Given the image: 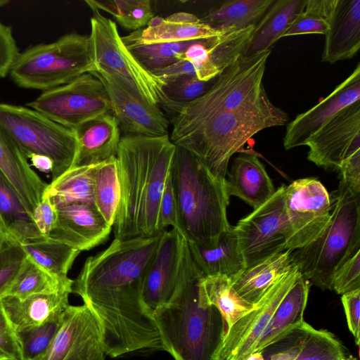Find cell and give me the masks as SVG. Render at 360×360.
I'll return each mask as SVG.
<instances>
[{"instance_id": "6da1fadb", "label": "cell", "mask_w": 360, "mask_h": 360, "mask_svg": "<svg viewBox=\"0 0 360 360\" xmlns=\"http://www.w3.org/2000/svg\"><path fill=\"white\" fill-rule=\"evenodd\" d=\"M165 231L148 238L114 239L87 257L72 285L101 327L105 355L112 358L162 349L153 312L143 300L146 276Z\"/></svg>"}, {"instance_id": "7a4b0ae2", "label": "cell", "mask_w": 360, "mask_h": 360, "mask_svg": "<svg viewBox=\"0 0 360 360\" xmlns=\"http://www.w3.org/2000/svg\"><path fill=\"white\" fill-rule=\"evenodd\" d=\"M176 146L168 134L124 136L116 155L120 198L114 239L148 238L162 232L159 206Z\"/></svg>"}, {"instance_id": "3957f363", "label": "cell", "mask_w": 360, "mask_h": 360, "mask_svg": "<svg viewBox=\"0 0 360 360\" xmlns=\"http://www.w3.org/2000/svg\"><path fill=\"white\" fill-rule=\"evenodd\" d=\"M202 276L188 253L178 288L169 300L153 313L162 349L174 360H215L222 342L221 314L199 292Z\"/></svg>"}, {"instance_id": "277c9868", "label": "cell", "mask_w": 360, "mask_h": 360, "mask_svg": "<svg viewBox=\"0 0 360 360\" xmlns=\"http://www.w3.org/2000/svg\"><path fill=\"white\" fill-rule=\"evenodd\" d=\"M170 175L177 206L176 229L188 242L215 246L231 226L226 179L212 174L192 153L176 146Z\"/></svg>"}, {"instance_id": "5b68a950", "label": "cell", "mask_w": 360, "mask_h": 360, "mask_svg": "<svg viewBox=\"0 0 360 360\" xmlns=\"http://www.w3.org/2000/svg\"><path fill=\"white\" fill-rule=\"evenodd\" d=\"M288 121L286 112L268 98L249 107L216 114L171 141L192 153L212 174L225 180L231 157L252 136Z\"/></svg>"}, {"instance_id": "8992f818", "label": "cell", "mask_w": 360, "mask_h": 360, "mask_svg": "<svg viewBox=\"0 0 360 360\" xmlns=\"http://www.w3.org/2000/svg\"><path fill=\"white\" fill-rule=\"evenodd\" d=\"M331 218L316 240L291 252L293 264L311 284L330 290L335 272L360 250V196L341 181L331 195Z\"/></svg>"}, {"instance_id": "52a82bcc", "label": "cell", "mask_w": 360, "mask_h": 360, "mask_svg": "<svg viewBox=\"0 0 360 360\" xmlns=\"http://www.w3.org/2000/svg\"><path fill=\"white\" fill-rule=\"evenodd\" d=\"M271 50L241 56L226 68L210 89L184 105L172 118L170 139L183 136L212 116L249 107L269 98L263 77Z\"/></svg>"}, {"instance_id": "ba28073f", "label": "cell", "mask_w": 360, "mask_h": 360, "mask_svg": "<svg viewBox=\"0 0 360 360\" xmlns=\"http://www.w3.org/2000/svg\"><path fill=\"white\" fill-rule=\"evenodd\" d=\"M96 70L89 36L72 32L20 52L9 74L19 87L43 92Z\"/></svg>"}, {"instance_id": "9c48e42d", "label": "cell", "mask_w": 360, "mask_h": 360, "mask_svg": "<svg viewBox=\"0 0 360 360\" xmlns=\"http://www.w3.org/2000/svg\"><path fill=\"white\" fill-rule=\"evenodd\" d=\"M0 124L28 159L32 154L49 157L52 180L74 166L77 141L75 133L39 112L0 103Z\"/></svg>"}, {"instance_id": "30bf717a", "label": "cell", "mask_w": 360, "mask_h": 360, "mask_svg": "<svg viewBox=\"0 0 360 360\" xmlns=\"http://www.w3.org/2000/svg\"><path fill=\"white\" fill-rule=\"evenodd\" d=\"M90 22V51L96 68L117 75L135 86L147 102L158 105L165 83L146 70L131 53L114 21L95 11Z\"/></svg>"}, {"instance_id": "8fae6325", "label": "cell", "mask_w": 360, "mask_h": 360, "mask_svg": "<svg viewBox=\"0 0 360 360\" xmlns=\"http://www.w3.org/2000/svg\"><path fill=\"white\" fill-rule=\"evenodd\" d=\"M26 105L70 129L98 115L112 113L104 86L89 72L43 91Z\"/></svg>"}, {"instance_id": "7c38bea8", "label": "cell", "mask_w": 360, "mask_h": 360, "mask_svg": "<svg viewBox=\"0 0 360 360\" xmlns=\"http://www.w3.org/2000/svg\"><path fill=\"white\" fill-rule=\"evenodd\" d=\"M285 186L282 185L233 226L245 268L288 250L291 228L285 212Z\"/></svg>"}, {"instance_id": "4fadbf2b", "label": "cell", "mask_w": 360, "mask_h": 360, "mask_svg": "<svg viewBox=\"0 0 360 360\" xmlns=\"http://www.w3.org/2000/svg\"><path fill=\"white\" fill-rule=\"evenodd\" d=\"M285 207L291 228L288 250L312 243L325 231L331 218L330 194L315 178H302L285 186Z\"/></svg>"}, {"instance_id": "5bb4252c", "label": "cell", "mask_w": 360, "mask_h": 360, "mask_svg": "<svg viewBox=\"0 0 360 360\" xmlns=\"http://www.w3.org/2000/svg\"><path fill=\"white\" fill-rule=\"evenodd\" d=\"M98 79L108 95L112 113L125 136L168 134L169 121L159 105L147 102L135 86L103 69L89 72Z\"/></svg>"}, {"instance_id": "9a60e30c", "label": "cell", "mask_w": 360, "mask_h": 360, "mask_svg": "<svg viewBox=\"0 0 360 360\" xmlns=\"http://www.w3.org/2000/svg\"><path fill=\"white\" fill-rule=\"evenodd\" d=\"M300 274L294 264L269 288L255 307L230 328L215 354V360H245L255 352L276 309Z\"/></svg>"}, {"instance_id": "2e32d148", "label": "cell", "mask_w": 360, "mask_h": 360, "mask_svg": "<svg viewBox=\"0 0 360 360\" xmlns=\"http://www.w3.org/2000/svg\"><path fill=\"white\" fill-rule=\"evenodd\" d=\"M307 159L325 169L337 170L360 150V100L326 122L307 141Z\"/></svg>"}, {"instance_id": "e0dca14e", "label": "cell", "mask_w": 360, "mask_h": 360, "mask_svg": "<svg viewBox=\"0 0 360 360\" xmlns=\"http://www.w3.org/2000/svg\"><path fill=\"white\" fill-rule=\"evenodd\" d=\"M188 256L187 241L179 231H165L144 282L143 300L153 313L174 295L183 278Z\"/></svg>"}, {"instance_id": "ac0fdd59", "label": "cell", "mask_w": 360, "mask_h": 360, "mask_svg": "<svg viewBox=\"0 0 360 360\" xmlns=\"http://www.w3.org/2000/svg\"><path fill=\"white\" fill-rule=\"evenodd\" d=\"M360 100V63L353 72L325 98L289 122L283 146L290 150L306 146L309 139L333 115Z\"/></svg>"}, {"instance_id": "d6986e66", "label": "cell", "mask_w": 360, "mask_h": 360, "mask_svg": "<svg viewBox=\"0 0 360 360\" xmlns=\"http://www.w3.org/2000/svg\"><path fill=\"white\" fill-rule=\"evenodd\" d=\"M56 209V221L48 238L80 252L103 243L112 230L94 205L75 203Z\"/></svg>"}, {"instance_id": "ffe728a7", "label": "cell", "mask_w": 360, "mask_h": 360, "mask_svg": "<svg viewBox=\"0 0 360 360\" xmlns=\"http://www.w3.org/2000/svg\"><path fill=\"white\" fill-rule=\"evenodd\" d=\"M322 62L352 58L360 49V0H335L328 18Z\"/></svg>"}, {"instance_id": "44dd1931", "label": "cell", "mask_w": 360, "mask_h": 360, "mask_svg": "<svg viewBox=\"0 0 360 360\" xmlns=\"http://www.w3.org/2000/svg\"><path fill=\"white\" fill-rule=\"evenodd\" d=\"M0 172L32 214L48 184L31 168L27 158L0 124Z\"/></svg>"}, {"instance_id": "7402d4cb", "label": "cell", "mask_w": 360, "mask_h": 360, "mask_svg": "<svg viewBox=\"0 0 360 360\" xmlns=\"http://www.w3.org/2000/svg\"><path fill=\"white\" fill-rule=\"evenodd\" d=\"M72 130L77 141L74 166L96 165L116 156L121 136L112 113L98 115Z\"/></svg>"}, {"instance_id": "603a6c76", "label": "cell", "mask_w": 360, "mask_h": 360, "mask_svg": "<svg viewBox=\"0 0 360 360\" xmlns=\"http://www.w3.org/2000/svg\"><path fill=\"white\" fill-rule=\"evenodd\" d=\"M227 174L226 187L229 195L240 198L254 210L276 191L265 167L254 154L243 153L238 155Z\"/></svg>"}, {"instance_id": "cb8c5ba5", "label": "cell", "mask_w": 360, "mask_h": 360, "mask_svg": "<svg viewBox=\"0 0 360 360\" xmlns=\"http://www.w3.org/2000/svg\"><path fill=\"white\" fill-rule=\"evenodd\" d=\"M72 292V288H65L24 299L7 295L0 302L10 323L17 331L60 316L70 305L69 295Z\"/></svg>"}, {"instance_id": "d4e9b609", "label": "cell", "mask_w": 360, "mask_h": 360, "mask_svg": "<svg viewBox=\"0 0 360 360\" xmlns=\"http://www.w3.org/2000/svg\"><path fill=\"white\" fill-rule=\"evenodd\" d=\"M98 337H102L101 327L91 309L85 304H70L63 313L61 324L42 360H65L73 351Z\"/></svg>"}, {"instance_id": "484cf974", "label": "cell", "mask_w": 360, "mask_h": 360, "mask_svg": "<svg viewBox=\"0 0 360 360\" xmlns=\"http://www.w3.org/2000/svg\"><path fill=\"white\" fill-rule=\"evenodd\" d=\"M187 245L193 262L205 276L222 275L231 279L245 269L232 226L221 234L214 247L205 248L188 241Z\"/></svg>"}, {"instance_id": "4316f807", "label": "cell", "mask_w": 360, "mask_h": 360, "mask_svg": "<svg viewBox=\"0 0 360 360\" xmlns=\"http://www.w3.org/2000/svg\"><path fill=\"white\" fill-rule=\"evenodd\" d=\"M291 252L286 250L245 268L230 279L233 290L255 306L269 288L292 268Z\"/></svg>"}, {"instance_id": "83f0119b", "label": "cell", "mask_w": 360, "mask_h": 360, "mask_svg": "<svg viewBox=\"0 0 360 360\" xmlns=\"http://www.w3.org/2000/svg\"><path fill=\"white\" fill-rule=\"evenodd\" d=\"M310 285L300 273L276 309L255 352L262 351L304 321Z\"/></svg>"}, {"instance_id": "f1b7e54d", "label": "cell", "mask_w": 360, "mask_h": 360, "mask_svg": "<svg viewBox=\"0 0 360 360\" xmlns=\"http://www.w3.org/2000/svg\"><path fill=\"white\" fill-rule=\"evenodd\" d=\"M306 0H276L255 26L243 56L271 50L298 13L304 8Z\"/></svg>"}, {"instance_id": "f546056e", "label": "cell", "mask_w": 360, "mask_h": 360, "mask_svg": "<svg viewBox=\"0 0 360 360\" xmlns=\"http://www.w3.org/2000/svg\"><path fill=\"white\" fill-rule=\"evenodd\" d=\"M0 225L22 245L43 241L32 214L0 172Z\"/></svg>"}, {"instance_id": "4dcf8cb0", "label": "cell", "mask_w": 360, "mask_h": 360, "mask_svg": "<svg viewBox=\"0 0 360 360\" xmlns=\"http://www.w3.org/2000/svg\"><path fill=\"white\" fill-rule=\"evenodd\" d=\"M98 164L74 166L51 181L43 196L55 207L82 203L94 205V174Z\"/></svg>"}, {"instance_id": "1f68e13d", "label": "cell", "mask_w": 360, "mask_h": 360, "mask_svg": "<svg viewBox=\"0 0 360 360\" xmlns=\"http://www.w3.org/2000/svg\"><path fill=\"white\" fill-rule=\"evenodd\" d=\"M275 0H227L209 10L200 20L219 30L256 26Z\"/></svg>"}, {"instance_id": "d6a6232c", "label": "cell", "mask_w": 360, "mask_h": 360, "mask_svg": "<svg viewBox=\"0 0 360 360\" xmlns=\"http://www.w3.org/2000/svg\"><path fill=\"white\" fill-rule=\"evenodd\" d=\"M198 285L205 301L215 307L221 314L224 337L239 319L255 307L236 292L230 279L225 276H202Z\"/></svg>"}, {"instance_id": "836d02e7", "label": "cell", "mask_w": 360, "mask_h": 360, "mask_svg": "<svg viewBox=\"0 0 360 360\" xmlns=\"http://www.w3.org/2000/svg\"><path fill=\"white\" fill-rule=\"evenodd\" d=\"M225 32L215 30L202 21L198 24H179L165 18L158 27L134 31L122 37V40L125 45L179 42L212 38Z\"/></svg>"}, {"instance_id": "e575fe53", "label": "cell", "mask_w": 360, "mask_h": 360, "mask_svg": "<svg viewBox=\"0 0 360 360\" xmlns=\"http://www.w3.org/2000/svg\"><path fill=\"white\" fill-rule=\"evenodd\" d=\"M22 247L27 257L61 281L70 279L68 272L81 252L49 238L43 241L22 245Z\"/></svg>"}, {"instance_id": "d590c367", "label": "cell", "mask_w": 360, "mask_h": 360, "mask_svg": "<svg viewBox=\"0 0 360 360\" xmlns=\"http://www.w3.org/2000/svg\"><path fill=\"white\" fill-rule=\"evenodd\" d=\"M94 206L112 226L120 198V186L116 156L98 165L94 174Z\"/></svg>"}, {"instance_id": "8d00e7d4", "label": "cell", "mask_w": 360, "mask_h": 360, "mask_svg": "<svg viewBox=\"0 0 360 360\" xmlns=\"http://www.w3.org/2000/svg\"><path fill=\"white\" fill-rule=\"evenodd\" d=\"M74 280L59 281L28 257L5 296L24 299L29 296L72 288Z\"/></svg>"}, {"instance_id": "74e56055", "label": "cell", "mask_w": 360, "mask_h": 360, "mask_svg": "<svg viewBox=\"0 0 360 360\" xmlns=\"http://www.w3.org/2000/svg\"><path fill=\"white\" fill-rule=\"evenodd\" d=\"M216 79L204 82L196 75L184 76L165 82L158 105L175 117L186 104L205 94Z\"/></svg>"}, {"instance_id": "f35d334b", "label": "cell", "mask_w": 360, "mask_h": 360, "mask_svg": "<svg viewBox=\"0 0 360 360\" xmlns=\"http://www.w3.org/2000/svg\"><path fill=\"white\" fill-rule=\"evenodd\" d=\"M195 41L124 45L139 63L151 72L181 60L187 48Z\"/></svg>"}, {"instance_id": "ab89813d", "label": "cell", "mask_w": 360, "mask_h": 360, "mask_svg": "<svg viewBox=\"0 0 360 360\" xmlns=\"http://www.w3.org/2000/svg\"><path fill=\"white\" fill-rule=\"evenodd\" d=\"M62 316L63 314L40 325L15 331L22 360L43 359L61 324Z\"/></svg>"}, {"instance_id": "60d3db41", "label": "cell", "mask_w": 360, "mask_h": 360, "mask_svg": "<svg viewBox=\"0 0 360 360\" xmlns=\"http://www.w3.org/2000/svg\"><path fill=\"white\" fill-rule=\"evenodd\" d=\"M335 0H306L304 9L297 15L282 37L307 34H326L328 18Z\"/></svg>"}, {"instance_id": "b9f144b4", "label": "cell", "mask_w": 360, "mask_h": 360, "mask_svg": "<svg viewBox=\"0 0 360 360\" xmlns=\"http://www.w3.org/2000/svg\"><path fill=\"white\" fill-rule=\"evenodd\" d=\"M26 258L22 245L0 225V300L7 293Z\"/></svg>"}, {"instance_id": "7bdbcfd3", "label": "cell", "mask_w": 360, "mask_h": 360, "mask_svg": "<svg viewBox=\"0 0 360 360\" xmlns=\"http://www.w3.org/2000/svg\"><path fill=\"white\" fill-rule=\"evenodd\" d=\"M345 357V348L333 333L313 327L296 360H342Z\"/></svg>"}, {"instance_id": "ee69618b", "label": "cell", "mask_w": 360, "mask_h": 360, "mask_svg": "<svg viewBox=\"0 0 360 360\" xmlns=\"http://www.w3.org/2000/svg\"><path fill=\"white\" fill-rule=\"evenodd\" d=\"M313 327L303 321L261 352L264 360H296Z\"/></svg>"}, {"instance_id": "f6af8a7d", "label": "cell", "mask_w": 360, "mask_h": 360, "mask_svg": "<svg viewBox=\"0 0 360 360\" xmlns=\"http://www.w3.org/2000/svg\"><path fill=\"white\" fill-rule=\"evenodd\" d=\"M359 288H360V250L335 272L330 285V290L339 295Z\"/></svg>"}, {"instance_id": "bcb514c9", "label": "cell", "mask_w": 360, "mask_h": 360, "mask_svg": "<svg viewBox=\"0 0 360 360\" xmlns=\"http://www.w3.org/2000/svg\"><path fill=\"white\" fill-rule=\"evenodd\" d=\"M19 53L11 27L0 21V79L10 73Z\"/></svg>"}, {"instance_id": "7dc6e473", "label": "cell", "mask_w": 360, "mask_h": 360, "mask_svg": "<svg viewBox=\"0 0 360 360\" xmlns=\"http://www.w3.org/2000/svg\"><path fill=\"white\" fill-rule=\"evenodd\" d=\"M159 226L162 231L169 226L177 228V206L170 172L159 206Z\"/></svg>"}, {"instance_id": "c3c4849f", "label": "cell", "mask_w": 360, "mask_h": 360, "mask_svg": "<svg viewBox=\"0 0 360 360\" xmlns=\"http://www.w3.org/2000/svg\"><path fill=\"white\" fill-rule=\"evenodd\" d=\"M341 301L345 312L347 326L354 338L355 344L360 343V288L342 295Z\"/></svg>"}, {"instance_id": "681fc988", "label": "cell", "mask_w": 360, "mask_h": 360, "mask_svg": "<svg viewBox=\"0 0 360 360\" xmlns=\"http://www.w3.org/2000/svg\"><path fill=\"white\" fill-rule=\"evenodd\" d=\"M0 349L11 359L22 360L15 331L0 302Z\"/></svg>"}, {"instance_id": "f907efd6", "label": "cell", "mask_w": 360, "mask_h": 360, "mask_svg": "<svg viewBox=\"0 0 360 360\" xmlns=\"http://www.w3.org/2000/svg\"><path fill=\"white\" fill-rule=\"evenodd\" d=\"M340 179L355 195L360 196V150L347 158L341 165Z\"/></svg>"}, {"instance_id": "816d5d0a", "label": "cell", "mask_w": 360, "mask_h": 360, "mask_svg": "<svg viewBox=\"0 0 360 360\" xmlns=\"http://www.w3.org/2000/svg\"><path fill=\"white\" fill-rule=\"evenodd\" d=\"M32 215L40 232L48 238L57 218L56 209L48 197L43 196Z\"/></svg>"}, {"instance_id": "f5cc1de1", "label": "cell", "mask_w": 360, "mask_h": 360, "mask_svg": "<svg viewBox=\"0 0 360 360\" xmlns=\"http://www.w3.org/2000/svg\"><path fill=\"white\" fill-rule=\"evenodd\" d=\"M102 337L94 338L73 351L65 360H105Z\"/></svg>"}, {"instance_id": "db71d44e", "label": "cell", "mask_w": 360, "mask_h": 360, "mask_svg": "<svg viewBox=\"0 0 360 360\" xmlns=\"http://www.w3.org/2000/svg\"><path fill=\"white\" fill-rule=\"evenodd\" d=\"M32 165L39 171L45 173L52 172L53 169V160L48 156L32 154L28 158Z\"/></svg>"}, {"instance_id": "11a10c76", "label": "cell", "mask_w": 360, "mask_h": 360, "mask_svg": "<svg viewBox=\"0 0 360 360\" xmlns=\"http://www.w3.org/2000/svg\"><path fill=\"white\" fill-rule=\"evenodd\" d=\"M167 21L179 24H198L201 22L196 15L186 12H177L165 18Z\"/></svg>"}, {"instance_id": "9f6ffc18", "label": "cell", "mask_w": 360, "mask_h": 360, "mask_svg": "<svg viewBox=\"0 0 360 360\" xmlns=\"http://www.w3.org/2000/svg\"><path fill=\"white\" fill-rule=\"evenodd\" d=\"M245 360H264L261 351L254 352L250 354Z\"/></svg>"}, {"instance_id": "6f0895ef", "label": "cell", "mask_w": 360, "mask_h": 360, "mask_svg": "<svg viewBox=\"0 0 360 360\" xmlns=\"http://www.w3.org/2000/svg\"><path fill=\"white\" fill-rule=\"evenodd\" d=\"M9 359L11 358L0 349V360H6Z\"/></svg>"}, {"instance_id": "680465c9", "label": "cell", "mask_w": 360, "mask_h": 360, "mask_svg": "<svg viewBox=\"0 0 360 360\" xmlns=\"http://www.w3.org/2000/svg\"><path fill=\"white\" fill-rule=\"evenodd\" d=\"M9 2H10V1H8V0H0V8L6 6Z\"/></svg>"}, {"instance_id": "91938a15", "label": "cell", "mask_w": 360, "mask_h": 360, "mask_svg": "<svg viewBox=\"0 0 360 360\" xmlns=\"http://www.w3.org/2000/svg\"><path fill=\"white\" fill-rule=\"evenodd\" d=\"M342 360H358V359L350 355L349 356H346L345 358L342 359Z\"/></svg>"}, {"instance_id": "94428289", "label": "cell", "mask_w": 360, "mask_h": 360, "mask_svg": "<svg viewBox=\"0 0 360 360\" xmlns=\"http://www.w3.org/2000/svg\"><path fill=\"white\" fill-rule=\"evenodd\" d=\"M6 360H13V359H6Z\"/></svg>"}]
</instances>
